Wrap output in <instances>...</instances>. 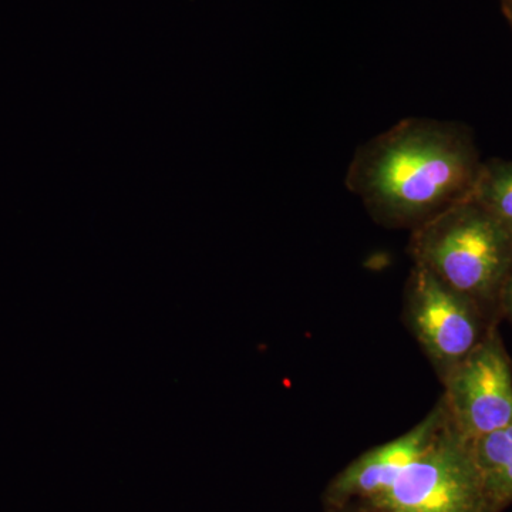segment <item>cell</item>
Listing matches in <instances>:
<instances>
[{
	"label": "cell",
	"instance_id": "3",
	"mask_svg": "<svg viewBox=\"0 0 512 512\" xmlns=\"http://www.w3.org/2000/svg\"><path fill=\"white\" fill-rule=\"evenodd\" d=\"M369 503L390 512H493L471 440L448 417L430 447Z\"/></svg>",
	"mask_w": 512,
	"mask_h": 512
},
{
	"label": "cell",
	"instance_id": "1",
	"mask_svg": "<svg viewBox=\"0 0 512 512\" xmlns=\"http://www.w3.org/2000/svg\"><path fill=\"white\" fill-rule=\"evenodd\" d=\"M481 164L470 128L412 117L357 148L346 187L379 224L416 229L470 197Z\"/></svg>",
	"mask_w": 512,
	"mask_h": 512
},
{
	"label": "cell",
	"instance_id": "6",
	"mask_svg": "<svg viewBox=\"0 0 512 512\" xmlns=\"http://www.w3.org/2000/svg\"><path fill=\"white\" fill-rule=\"evenodd\" d=\"M446 419L440 399L412 430L357 457L330 481L323 493V507L372 501L389 491L404 470L430 447Z\"/></svg>",
	"mask_w": 512,
	"mask_h": 512
},
{
	"label": "cell",
	"instance_id": "5",
	"mask_svg": "<svg viewBox=\"0 0 512 512\" xmlns=\"http://www.w3.org/2000/svg\"><path fill=\"white\" fill-rule=\"evenodd\" d=\"M441 382L448 421L466 439L512 423V360L498 325Z\"/></svg>",
	"mask_w": 512,
	"mask_h": 512
},
{
	"label": "cell",
	"instance_id": "7",
	"mask_svg": "<svg viewBox=\"0 0 512 512\" xmlns=\"http://www.w3.org/2000/svg\"><path fill=\"white\" fill-rule=\"evenodd\" d=\"M474 458L493 512L512 504V423L471 440Z\"/></svg>",
	"mask_w": 512,
	"mask_h": 512
},
{
	"label": "cell",
	"instance_id": "9",
	"mask_svg": "<svg viewBox=\"0 0 512 512\" xmlns=\"http://www.w3.org/2000/svg\"><path fill=\"white\" fill-rule=\"evenodd\" d=\"M323 512H390L379 505L369 503V501H352V503L335 505V507H325Z\"/></svg>",
	"mask_w": 512,
	"mask_h": 512
},
{
	"label": "cell",
	"instance_id": "8",
	"mask_svg": "<svg viewBox=\"0 0 512 512\" xmlns=\"http://www.w3.org/2000/svg\"><path fill=\"white\" fill-rule=\"evenodd\" d=\"M470 197L512 232V161H483Z\"/></svg>",
	"mask_w": 512,
	"mask_h": 512
},
{
	"label": "cell",
	"instance_id": "12",
	"mask_svg": "<svg viewBox=\"0 0 512 512\" xmlns=\"http://www.w3.org/2000/svg\"><path fill=\"white\" fill-rule=\"evenodd\" d=\"M503 3H512V0H503Z\"/></svg>",
	"mask_w": 512,
	"mask_h": 512
},
{
	"label": "cell",
	"instance_id": "11",
	"mask_svg": "<svg viewBox=\"0 0 512 512\" xmlns=\"http://www.w3.org/2000/svg\"><path fill=\"white\" fill-rule=\"evenodd\" d=\"M505 13H507L508 19H510L512 25V3H503Z\"/></svg>",
	"mask_w": 512,
	"mask_h": 512
},
{
	"label": "cell",
	"instance_id": "10",
	"mask_svg": "<svg viewBox=\"0 0 512 512\" xmlns=\"http://www.w3.org/2000/svg\"><path fill=\"white\" fill-rule=\"evenodd\" d=\"M501 315L508 319L512 325V269L505 282L503 295H501Z\"/></svg>",
	"mask_w": 512,
	"mask_h": 512
},
{
	"label": "cell",
	"instance_id": "4",
	"mask_svg": "<svg viewBox=\"0 0 512 512\" xmlns=\"http://www.w3.org/2000/svg\"><path fill=\"white\" fill-rule=\"evenodd\" d=\"M404 319L440 380L483 342L498 323L426 266L414 264L404 293Z\"/></svg>",
	"mask_w": 512,
	"mask_h": 512
},
{
	"label": "cell",
	"instance_id": "2",
	"mask_svg": "<svg viewBox=\"0 0 512 512\" xmlns=\"http://www.w3.org/2000/svg\"><path fill=\"white\" fill-rule=\"evenodd\" d=\"M410 251L414 264L426 266L500 323L501 295L512 269V232L473 198L413 229Z\"/></svg>",
	"mask_w": 512,
	"mask_h": 512
}]
</instances>
